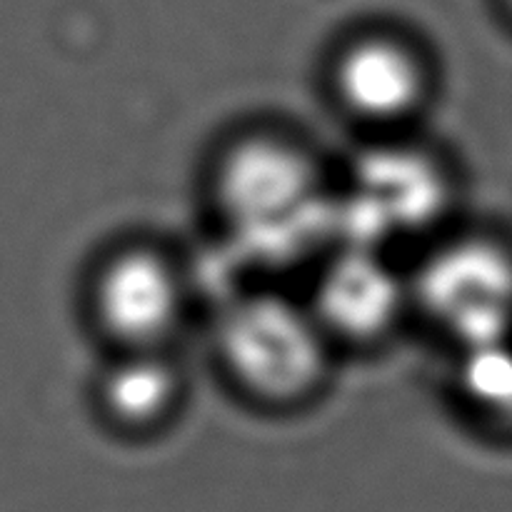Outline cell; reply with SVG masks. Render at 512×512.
Here are the masks:
<instances>
[{
	"mask_svg": "<svg viewBox=\"0 0 512 512\" xmlns=\"http://www.w3.org/2000/svg\"><path fill=\"white\" fill-rule=\"evenodd\" d=\"M205 188L230 248L260 268L320 260L338 240V188L288 130L258 125L225 138Z\"/></svg>",
	"mask_w": 512,
	"mask_h": 512,
	"instance_id": "obj_1",
	"label": "cell"
},
{
	"mask_svg": "<svg viewBox=\"0 0 512 512\" xmlns=\"http://www.w3.org/2000/svg\"><path fill=\"white\" fill-rule=\"evenodd\" d=\"M213 353L235 393L263 410H298L333 378L338 348L305 298L243 290L215 315Z\"/></svg>",
	"mask_w": 512,
	"mask_h": 512,
	"instance_id": "obj_2",
	"label": "cell"
},
{
	"mask_svg": "<svg viewBox=\"0 0 512 512\" xmlns=\"http://www.w3.org/2000/svg\"><path fill=\"white\" fill-rule=\"evenodd\" d=\"M458 198L455 173L413 133L370 138L338 188V240L383 248L393 240L445 235Z\"/></svg>",
	"mask_w": 512,
	"mask_h": 512,
	"instance_id": "obj_3",
	"label": "cell"
},
{
	"mask_svg": "<svg viewBox=\"0 0 512 512\" xmlns=\"http://www.w3.org/2000/svg\"><path fill=\"white\" fill-rule=\"evenodd\" d=\"M325 90L340 115L370 138L408 135L438 90L430 50L395 23H363L340 35L325 58Z\"/></svg>",
	"mask_w": 512,
	"mask_h": 512,
	"instance_id": "obj_4",
	"label": "cell"
},
{
	"mask_svg": "<svg viewBox=\"0 0 512 512\" xmlns=\"http://www.w3.org/2000/svg\"><path fill=\"white\" fill-rule=\"evenodd\" d=\"M413 318L453 350L512 340V248L493 235L445 233L408 270Z\"/></svg>",
	"mask_w": 512,
	"mask_h": 512,
	"instance_id": "obj_5",
	"label": "cell"
},
{
	"mask_svg": "<svg viewBox=\"0 0 512 512\" xmlns=\"http://www.w3.org/2000/svg\"><path fill=\"white\" fill-rule=\"evenodd\" d=\"M190 308L188 270L150 240H125L108 248L85 283V315L113 353L173 350Z\"/></svg>",
	"mask_w": 512,
	"mask_h": 512,
	"instance_id": "obj_6",
	"label": "cell"
},
{
	"mask_svg": "<svg viewBox=\"0 0 512 512\" xmlns=\"http://www.w3.org/2000/svg\"><path fill=\"white\" fill-rule=\"evenodd\" d=\"M305 303L338 353L378 348L413 318L408 273L388 250L370 245L335 243L320 258Z\"/></svg>",
	"mask_w": 512,
	"mask_h": 512,
	"instance_id": "obj_7",
	"label": "cell"
},
{
	"mask_svg": "<svg viewBox=\"0 0 512 512\" xmlns=\"http://www.w3.org/2000/svg\"><path fill=\"white\" fill-rule=\"evenodd\" d=\"M188 383L173 350L110 353L93 383L100 420L128 438L160 433L183 408Z\"/></svg>",
	"mask_w": 512,
	"mask_h": 512,
	"instance_id": "obj_8",
	"label": "cell"
},
{
	"mask_svg": "<svg viewBox=\"0 0 512 512\" xmlns=\"http://www.w3.org/2000/svg\"><path fill=\"white\" fill-rule=\"evenodd\" d=\"M453 388L468 413L512 428V340L455 350Z\"/></svg>",
	"mask_w": 512,
	"mask_h": 512,
	"instance_id": "obj_9",
	"label": "cell"
},
{
	"mask_svg": "<svg viewBox=\"0 0 512 512\" xmlns=\"http://www.w3.org/2000/svg\"><path fill=\"white\" fill-rule=\"evenodd\" d=\"M493 3H495V10H498V13L512 25V0H493Z\"/></svg>",
	"mask_w": 512,
	"mask_h": 512,
	"instance_id": "obj_10",
	"label": "cell"
}]
</instances>
